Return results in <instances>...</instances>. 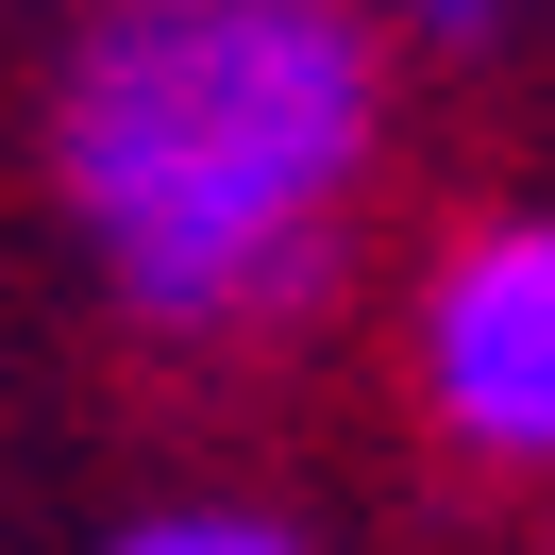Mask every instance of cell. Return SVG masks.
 I'll list each match as a JSON object with an SVG mask.
<instances>
[{"label": "cell", "mask_w": 555, "mask_h": 555, "mask_svg": "<svg viewBox=\"0 0 555 555\" xmlns=\"http://www.w3.org/2000/svg\"><path fill=\"white\" fill-rule=\"evenodd\" d=\"M102 555H304V521H270V505H135Z\"/></svg>", "instance_id": "3"}, {"label": "cell", "mask_w": 555, "mask_h": 555, "mask_svg": "<svg viewBox=\"0 0 555 555\" xmlns=\"http://www.w3.org/2000/svg\"><path fill=\"white\" fill-rule=\"evenodd\" d=\"M387 152V17L337 0H118L51 68L68 236L152 337H253L320 304Z\"/></svg>", "instance_id": "1"}, {"label": "cell", "mask_w": 555, "mask_h": 555, "mask_svg": "<svg viewBox=\"0 0 555 555\" xmlns=\"http://www.w3.org/2000/svg\"><path fill=\"white\" fill-rule=\"evenodd\" d=\"M421 404L488 472H555V203L472 219L421 270Z\"/></svg>", "instance_id": "2"}]
</instances>
